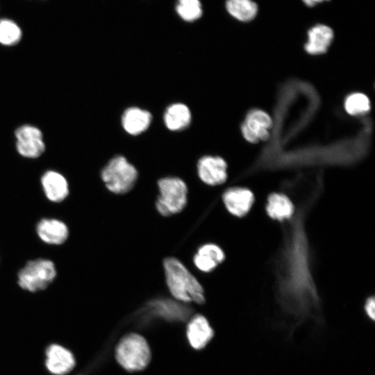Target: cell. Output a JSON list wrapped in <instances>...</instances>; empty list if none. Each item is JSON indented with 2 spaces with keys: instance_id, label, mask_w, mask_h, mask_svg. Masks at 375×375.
<instances>
[{
  "instance_id": "obj_1",
  "label": "cell",
  "mask_w": 375,
  "mask_h": 375,
  "mask_svg": "<svg viewBox=\"0 0 375 375\" xmlns=\"http://www.w3.org/2000/svg\"><path fill=\"white\" fill-rule=\"evenodd\" d=\"M320 190L304 197L283 229V241L274 262L276 301L291 321L290 334L310 319L323 322L321 299L314 278L312 257L306 231L307 214Z\"/></svg>"
},
{
  "instance_id": "obj_2",
  "label": "cell",
  "mask_w": 375,
  "mask_h": 375,
  "mask_svg": "<svg viewBox=\"0 0 375 375\" xmlns=\"http://www.w3.org/2000/svg\"><path fill=\"white\" fill-rule=\"evenodd\" d=\"M163 265L167 288L175 300L197 305L206 302L202 285L181 262L167 258Z\"/></svg>"
},
{
  "instance_id": "obj_3",
  "label": "cell",
  "mask_w": 375,
  "mask_h": 375,
  "mask_svg": "<svg viewBox=\"0 0 375 375\" xmlns=\"http://www.w3.org/2000/svg\"><path fill=\"white\" fill-rule=\"evenodd\" d=\"M114 356L117 362L126 371L139 372L149 365L151 354L146 339L136 333H129L117 343Z\"/></svg>"
},
{
  "instance_id": "obj_4",
  "label": "cell",
  "mask_w": 375,
  "mask_h": 375,
  "mask_svg": "<svg viewBox=\"0 0 375 375\" xmlns=\"http://www.w3.org/2000/svg\"><path fill=\"white\" fill-rule=\"evenodd\" d=\"M137 177L135 167L122 156L112 158L101 172V178L106 188L115 194L130 191Z\"/></svg>"
},
{
  "instance_id": "obj_5",
  "label": "cell",
  "mask_w": 375,
  "mask_h": 375,
  "mask_svg": "<svg viewBox=\"0 0 375 375\" xmlns=\"http://www.w3.org/2000/svg\"><path fill=\"white\" fill-rule=\"evenodd\" d=\"M159 195L156 207L163 216L180 212L187 203L188 188L185 182L177 177H165L158 181Z\"/></svg>"
},
{
  "instance_id": "obj_6",
  "label": "cell",
  "mask_w": 375,
  "mask_h": 375,
  "mask_svg": "<svg viewBox=\"0 0 375 375\" xmlns=\"http://www.w3.org/2000/svg\"><path fill=\"white\" fill-rule=\"evenodd\" d=\"M56 276L54 263L47 259L28 261L17 275L18 284L24 290L38 292L46 289Z\"/></svg>"
},
{
  "instance_id": "obj_7",
  "label": "cell",
  "mask_w": 375,
  "mask_h": 375,
  "mask_svg": "<svg viewBox=\"0 0 375 375\" xmlns=\"http://www.w3.org/2000/svg\"><path fill=\"white\" fill-rule=\"evenodd\" d=\"M272 126V119L266 112L254 109L247 115L241 130L244 139L254 144L267 141L269 138V131Z\"/></svg>"
},
{
  "instance_id": "obj_8",
  "label": "cell",
  "mask_w": 375,
  "mask_h": 375,
  "mask_svg": "<svg viewBox=\"0 0 375 375\" xmlns=\"http://www.w3.org/2000/svg\"><path fill=\"white\" fill-rule=\"evenodd\" d=\"M18 153L26 158H35L44 151L45 145L41 131L31 125H23L15 131Z\"/></svg>"
},
{
  "instance_id": "obj_9",
  "label": "cell",
  "mask_w": 375,
  "mask_h": 375,
  "mask_svg": "<svg viewBox=\"0 0 375 375\" xmlns=\"http://www.w3.org/2000/svg\"><path fill=\"white\" fill-rule=\"evenodd\" d=\"M185 335L190 347L201 350L213 338L215 332L205 316L195 313L186 324Z\"/></svg>"
},
{
  "instance_id": "obj_10",
  "label": "cell",
  "mask_w": 375,
  "mask_h": 375,
  "mask_svg": "<svg viewBox=\"0 0 375 375\" xmlns=\"http://www.w3.org/2000/svg\"><path fill=\"white\" fill-rule=\"evenodd\" d=\"M222 201L231 215L243 217L251 209L255 197L252 191L248 188L233 187L224 191L222 194Z\"/></svg>"
},
{
  "instance_id": "obj_11",
  "label": "cell",
  "mask_w": 375,
  "mask_h": 375,
  "mask_svg": "<svg viewBox=\"0 0 375 375\" xmlns=\"http://www.w3.org/2000/svg\"><path fill=\"white\" fill-rule=\"evenodd\" d=\"M197 170L200 179L208 185H219L227 179V164L219 156L201 158L198 161Z\"/></svg>"
},
{
  "instance_id": "obj_12",
  "label": "cell",
  "mask_w": 375,
  "mask_h": 375,
  "mask_svg": "<svg viewBox=\"0 0 375 375\" xmlns=\"http://www.w3.org/2000/svg\"><path fill=\"white\" fill-rule=\"evenodd\" d=\"M46 366L51 373L64 375L74 367V357L65 348L58 344H52L47 350Z\"/></svg>"
},
{
  "instance_id": "obj_13",
  "label": "cell",
  "mask_w": 375,
  "mask_h": 375,
  "mask_svg": "<svg viewBox=\"0 0 375 375\" xmlns=\"http://www.w3.org/2000/svg\"><path fill=\"white\" fill-rule=\"evenodd\" d=\"M295 209L292 200L283 193L273 192L267 197L265 211L273 220L286 222L293 217Z\"/></svg>"
},
{
  "instance_id": "obj_14",
  "label": "cell",
  "mask_w": 375,
  "mask_h": 375,
  "mask_svg": "<svg viewBox=\"0 0 375 375\" xmlns=\"http://www.w3.org/2000/svg\"><path fill=\"white\" fill-rule=\"evenodd\" d=\"M39 238L50 244H61L68 238L69 230L66 224L56 219H42L36 227Z\"/></svg>"
},
{
  "instance_id": "obj_15",
  "label": "cell",
  "mask_w": 375,
  "mask_h": 375,
  "mask_svg": "<svg viewBox=\"0 0 375 375\" xmlns=\"http://www.w3.org/2000/svg\"><path fill=\"white\" fill-rule=\"evenodd\" d=\"M333 39V31L328 26L317 24L308 31V41L305 50L312 55L326 52Z\"/></svg>"
},
{
  "instance_id": "obj_16",
  "label": "cell",
  "mask_w": 375,
  "mask_h": 375,
  "mask_svg": "<svg viewBox=\"0 0 375 375\" xmlns=\"http://www.w3.org/2000/svg\"><path fill=\"white\" fill-rule=\"evenodd\" d=\"M44 194L53 202L63 201L69 194L68 183L65 178L55 171L45 172L41 179Z\"/></svg>"
},
{
  "instance_id": "obj_17",
  "label": "cell",
  "mask_w": 375,
  "mask_h": 375,
  "mask_svg": "<svg viewBox=\"0 0 375 375\" xmlns=\"http://www.w3.org/2000/svg\"><path fill=\"white\" fill-rule=\"evenodd\" d=\"M225 259L224 251L215 244H206L199 248L193 258L195 266L201 272H210Z\"/></svg>"
},
{
  "instance_id": "obj_18",
  "label": "cell",
  "mask_w": 375,
  "mask_h": 375,
  "mask_svg": "<svg viewBox=\"0 0 375 375\" xmlns=\"http://www.w3.org/2000/svg\"><path fill=\"white\" fill-rule=\"evenodd\" d=\"M151 122V113L138 107L127 108L122 117V124L124 129L133 135H139L146 131Z\"/></svg>"
},
{
  "instance_id": "obj_19",
  "label": "cell",
  "mask_w": 375,
  "mask_h": 375,
  "mask_svg": "<svg viewBox=\"0 0 375 375\" xmlns=\"http://www.w3.org/2000/svg\"><path fill=\"white\" fill-rule=\"evenodd\" d=\"M191 118L189 108L181 103L170 105L164 114L165 124L171 131L184 129L190 124Z\"/></svg>"
},
{
  "instance_id": "obj_20",
  "label": "cell",
  "mask_w": 375,
  "mask_h": 375,
  "mask_svg": "<svg viewBox=\"0 0 375 375\" xmlns=\"http://www.w3.org/2000/svg\"><path fill=\"white\" fill-rule=\"evenodd\" d=\"M226 8L233 17L245 22L253 19L258 12V6L252 0H226Z\"/></svg>"
},
{
  "instance_id": "obj_21",
  "label": "cell",
  "mask_w": 375,
  "mask_h": 375,
  "mask_svg": "<svg viewBox=\"0 0 375 375\" xmlns=\"http://www.w3.org/2000/svg\"><path fill=\"white\" fill-rule=\"evenodd\" d=\"M22 36L19 25L12 19H0V44L12 46L18 43Z\"/></svg>"
},
{
  "instance_id": "obj_22",
  "label": "cell",
  "mask_w": 375,
  "mask_h": 375,
  "mask_svg": "<svg viewBox=\"0 0 375 375\" xmlns=\"http://www.w3.org/2000/svg\"><path fill=\"white\" fill-rule=\"evenodd\" d=\"M176 10L183 20L188 22L199 19L203 13L199 0H178Z\"/></svg>"
},
{
  "instance_id": "obj_23",
  "label": "cell",
  "mask_w": 375,
  "mask_h": 375,
  "mask_svg": "<svg viewBox=\"0 0 375 375\" xmlns=\"http://www.w3.org/2000/svg\"><path fill=\"white\" fill-rule=\"evenodd\" d=\"M344 108L351 115H362L369 111L370 101L369 98L362 93H353L345 99Z\"/></svg>"
},
{
  "instance_id": "obj_24",
  "label": "cell",
  "mask_w": 375,
  "mask_h": 375,
  "mask_svg": "<svg viewBox=\"0 0 375 375\" xmlns=\"http://www.w3.org/2000/svg\"><path fill=\"white\" fill-rule=\"evenodd\" d=\"M365 312L367 316L372 320L374 321L375 319V301L374 297H369L365 301Z\"/></svg>"
},
{
  "instance_id": "obj_25",
  "label": "cell",
  "mask_w": 375,
  "mask_h": 375,
  "mask_svg": "<svg viewBox=\"0 0 375 375\" xmlns=\"http://www.w3.org/2000/svg\"><path fill=\"white\" fill-rule=\"evenodd\" d=\"M303 2L309 7H312L315 6L317 3L325 1H329V0H302Z\"/></svg>"
}]
</instances>
